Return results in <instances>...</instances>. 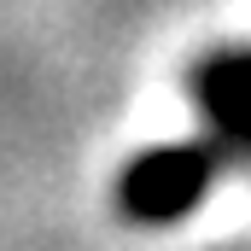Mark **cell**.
<instances>
[{
	"instance_id": "obj_1",
	"label": "cell",
	"mask_w": 251,
	"mask_h": 251,
	"mask_svg": "<svg viewBox=\"0 0 251 251\" xmlns=\"http://www.w3.org/2000/svg\"><path fill=\"white\" fill-rule=\"evenodd\" d=\"M193 134L176 146L140 152L117 176V204L128 222L164 228L199 210V199L228 170H251V47H222L193 70Z\"/></svg>"
}]
</instances>
